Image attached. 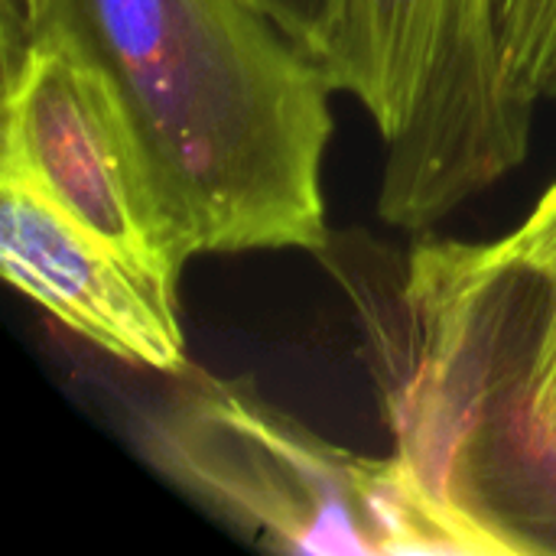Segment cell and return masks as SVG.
I'll list each match as a JSON object with an SVG mask.
<instances>
[{"instance_id":"obj_1","label":"cell","mask_w":556,"mask_h":556,"mask_svg":"<svg viewBox=\"0 0 556 556\" xmlns=\"http://www.w3.org/2000/svg\"><path fill=\"white\" fill-rule=\"evenodd\" d=\"M46 33L124 94L195 257L323 248L336 85L264 0H3V52Z\"/></svg>"},{"instance_id":"obj_2","label":"cell","mask_w":556,"mask_h":556,"mask_svg":"<svg viewBox=\"0 0 556 556\" xmlns=\"http://www.w3.org/2000/svg\"><path fill=\"white\" fill-rule=\"evenodd\" d=\"M404 313L397 453L443 495L492 511L498 479L556 515V179L498 241L417 248Z\"/></svg>"},{"instance_id":"obj_3","label":"cell","mask_w":556,"mask_h":556,"mask_svg":"<svg viewBox=\"0 0 556 556\" xmlns=\"http://www.w3.org/2000/svg\"><path fill=\"white\" fill-rule=\"evenodd\" d=\"M140 456L241 538L306 556L541 554L515 525L440 495L401 453L342 450L251 381L186 368L137 420Z\"/></svg>"},{"instance_id":"obj_4","label":"cell","mask_w":556,"mask_h":556,"mask_svg":"<svg viewBox=\"0 0 556 556\" xmlns=\"http://www.w3.org/2000/svg\"><path fill=\"white\" fill-rule=\"evenodd\" d=\"M326 72L384 140L394 228H433L528 156L538 104L505 68L498 0H349Z\"/></svg>"},{"instance_id":"obj_5","label":"cell","mask_w":556,"mask_h":556,"mask_svg":"<svg viewBox=\"0 0 556 556\" xmlns=\"http://www.w3.org/2000/svg\"><path fill=\"white\" fill-rule=\"evenodd\" d=\"M0 169L36 179L88 228L176 277L195 257L124 94L62 36L3 52Z\"/></svg>"},{"instance_id":"obj_6","label":"cell","mask_w":556,"mask_h":556,"mask_svg":"<svg viewBox=\"0 0 556 556\" xmlns=\"http://www.w3.org/2000/svg\"><path fill=\"white\" fill-rule=\"evenodd\" d=\"M0 270L98 352L169 378L192 368L179 277L98 235L13 169H0Z\"/></svg>"},{"instance_id":"obj_7","label":"cell","mask_w":556,"mask_h":556,"mask_svg":"<svg viewBox=\"0 0 556 556\" xmlns=\"http://www.w3.org/2000/svg\"><path fill=\"white\" fill-rule=\"evenodd\" d=\"M498 36L515 88L556 104V0H498Z\"/></svg>"},{"instance_id":"obj_8","label":"cell","mask_w":556,"mask_h":556,"mask_svg":"<svg viewBox=\"0 0 556 556\" xmlns=\"http://www.w3.org/2000/svg\"><path fill=\"white\" fill-rule=\"evenodd\" d=\"M264 3L283 23V29L326 68L349 0H264Z\"/></svg>"}]
</instances>
